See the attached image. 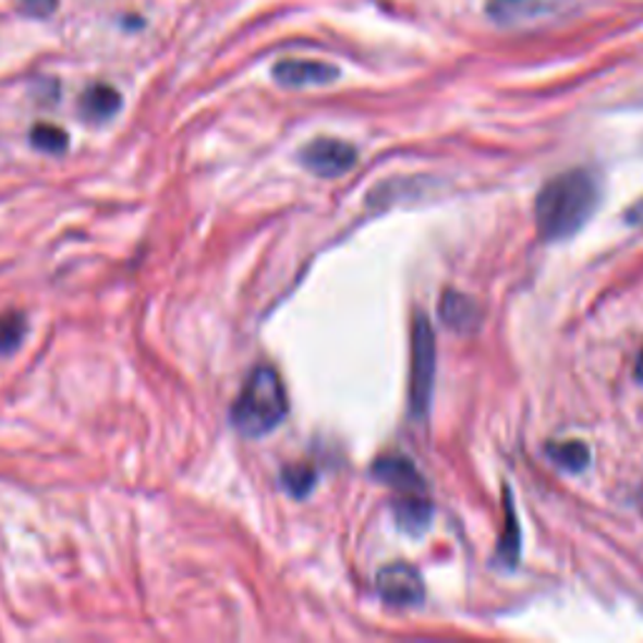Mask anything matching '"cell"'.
I'll use <instances>...</instances> for the list:
<instances>
[{"mask_svg":"<svg viewBox=\"0 0 643 643\" xmlns=\"http://www.w3.org/2000/svg\"><path fill=\"white\" fill-rule=\"evenodd\" d=\"M395 518H398L402 531L408 533L425 531L427 521H430V502H427L425 493H420V496H405L402 500H398V506H395Z\"/></svg>","mask_w":643,"mask_h":643,"instance_id":"cell-11","label":"cell"},{"mask_svg":"<svg viewBox=\"0 0 643 643\" xmlns=\"http://www.w3.org/2000/svg\"><path fill=\"white\" fill-rule=\"evenodd\" d=\"M546 452L558 468L568 470V473H581L591 463V450L581 440H556L548 445Z\"/></svg>","mask_w":643,"mask_h":643,"instance_id":"cell-12","label":"cell"},{"mask_svg":"<svg viewBox=\"0 0 643 643\" xmlns=\"http://www.w3.org/2000/svg\"><path fill=\"white\" fill-rule=\"evenodd\" d=\"M373 473H375V477H380L385 485H392V488L405 493V496H420V493H425V483H423V477H420L417 468L402 456L380 458L375 463Z\"/></svg>","mask_w":643,"mask_h":643,"instance_id":"cell-8","label":"cell"},{"mask_svg":"<svg viewBox=\"0 0 643 643\" xmlns=\"http://www.w3.org/2000/svg\"><path fill=\"white\" fill-rule=\"evenodd\" d=\"M568 8V0H488L485 15L500 28H525L558 21Z\"/></svg>","mask_w":643,"mask_h":643,"instance_id":"cell-4","label":"cell"},{"mask_svg":"<svg viewBox=\"0 0 643 643\" xmlns=\"http://www.w3.org/2000/svg\"><path fill=\"white\" fill-rule=\"evenodd\" d=\"M435 332L427 315L417 312L412 325V365H410V412L415 417H425L430 408L435 387Z\"/></svg>","mask_w":643,"mask_h":643,"instance_id":"cell-3","label":"cell"},{"mask_svg":"<svg viewBox=\"0 0 643 643\" xmlns=\"http://www.w3.org/2000/svg\"><path fill=\"white\" fill-rule=\"evenodd\" d=\"M315 481H317V473L315 468L307 465V463H300V465H287L282 470V485L284 490L290 493L294 498H304L307 493L315 488Z\"/></svg>","mask_w":643,"mask_h":643,"instance_id":"cell-13","label":"cell"},{"mask_svg":"<svg viewBox=\"0 0 643 643\" xmlns=\"http://www.w3.org/2000/svg\"><path fill=\"white\" fill-rule=\"evenodd\" d=\"M19 3L28 15H38V19H46L59 8V0H19Z\"/></svg>","mask_w":643,"mask_h":643,"instance_id":"cell-17","label":"cell"},{"mask_svg":"<svg viewBox=\"0 0 643 643\" xmlns=\"http://www.w3.org/2000/svg\"><path fill=\"white\" fill-rule=\"evenodd\" d=\"M26 337V317L21 312H5L0 315V354H11Z\"/></svg>","mask_w":643,"mask_h":643,"instance_id":"cell-14","label":"cell"},{"mask_svg":"<svg viewBox=\"0 0 643 643\" xmlns=\"http://www.w3.org/2000/svg\"><path fill=\"white\" fill-rule=\"evenodd\" d=\"M598 204V181L583 169L550 179L535 199V225L548 242H563L589 221Z\"/></svg>","mask_w":643,"mask_h":643,"instance_id":"cell-1","label":"cell"},{"mask_svg":"<svg viewBox=\"0 0 643 643\" xmlns=\"http://www.w3.org/2000/svg\"><path fill=\"white\" fill-rule=\"evenodd\" d=\"M626 221H629V225H633V227H643V196L631 206L629 211H626Z\"/></svg>","mask_w":643,"mask_h":643,"instance_id":"cell-18","label":"cell"},{"mask_svg":"<svg viewBox=\"0 0 643 643\" xmlns=\"http://www.w3.org/2000/svg\"><path fill=\"white\" fill-rule=\"evenodd\" d=\"M302 167L322 179L344 177L357 163V148L340 138H315L300 151Z\"/></svg>","mask_w":643,"mask_h":643,"instance_id":"cell-5","label":"cell"},{"mask_svg":"<svg viewBox=\"0 0 643 643\" xmlns=\"http://www.w3.org/2000/svg\"><path fill=\"white\" fill-rule=\"evenodd\" d=\"M121 109V94L109 84H94L81 96V113L88 121H109Z\"/></svg>","mask_w":643,"mask_h":643,"instance_id":"cell-10","label":"cell"},{"mask_svg":"<svg viewBox=\"0 0 643 643\" xmlns=\"http://www.w3.org/2000/svg\"><path fill=\"white\" fill-rule=\"evenodd\" d=\"M508 510V525H506V535H502V543L498 548V558L506 560L508 566H515L518 560V550H521V535H518V521H515V510L513 506H506Z\"/></svg>","mask_w":643,"mask_h":643,"instance_id":"cell-16","label":"cell"},{"mask_svg":"<svg viewBox=\"0 0 643 643\" xmlns=\"http://www.w3.org/2000/svg\"><path fill=\"white\" fill-rule=\"evenodd\" d=\"M440 317L450 329H456L460 335H470L481 327L483 310L477 307L475 300H470L468 294L460 292H445L440 300Z\"/></svg>","mask_w":643,"mask_h":643,"instance_id":"cell-9","label":"cell"},{"mask_svg":"<svg viewBox=\"0 0 643 643\" xmlns=\"http://www.w3.org/2000/svg\"><path fill=\"white\" fill-rule=\"evenodd\" d=\"M287 417V392L275 367L262 365L246 377L232 408V423L246 438H262Z\"/></svg>","mask_w":643,"mask_h":643,"instance_id":"cell-2","label":"cell"},{"mask_svg":"<svg viewBox=\"0 0 643 643\" xmlns=\"http://www.w3.org/2000/svg\"><path fill=\"white\" fill-rule=\"evenodd\" d=\"M271 76L284 88H310L332 84V81L340 78V69L325 61L284 59L271 69Z\"/></svg>","mask_w":643,"mask_h":643,"instance_id":"cell-7","label":"cell"},{"mask_svg":"<svg viewBox=\"0 0 643 643\" xmlns=\"http://www.w3.org/2000/svg\"><path fill=\"white\" fill-rule=\"evenodd\" d=\"M377 593L385 604L395 608H410L420 606L425 598V583L415 568L405 563H392L385 566L375 579Z\"/></svg>","mask_w":643,"mask_h":643,"instance_id":"cell-6","label":"cell"},{"mask_svg":"<svg viewBox=\"0 0 643 643\" xmlns=\"http://www.w3.org/2000/svg\"><path fill=\"white\" fill-rule=\"evenodd\" d=\"M636 377L643 383V352L639 354V362H636Z\"/></svg>","mask_w":643,"mask_h":643,"instance_id":"cell-19","label":"cell"},{"mask_svg":"<svg viewBox=\"0 0 643 643\" xmlns=\"http://www.w3.org/2000/svg\"><path fill=\"white\" fill-rule=\"evenodd\" d=\"M31 144L46 154H61L69 146V134L53 123H36L31 129Z\"/></svg>","mask_w":643,"mask_h":643,"instance_id":"cell-15","label":"cell"}]
</instances>
